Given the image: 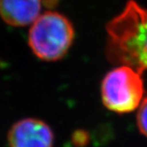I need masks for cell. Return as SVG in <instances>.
I'll return each instance as SVG.
<instances>
[{
	"label": "cell",
	"mask_w": 147,
	"mask_h": 147,
	"mask_svg": "<svg viewBox=\"0 0 147 147\" xmlns=\"http://www.w3.org/2000/svg\"><path fill=\"white\" fill-rule=\"evenodd\" d=\"M9 147H53L54 134L44 121L26 118L15 122L8 132Z\"/></svg>",
	"instance_id": "277c9868"
},
{
	"label": "cell",
	"mask_w": 147,
	"mask_h": 147,
	"mask_svg": "<svg viewBox=\"0 0 147 147\" xmlns=\"http://www.w3.org/2000/svg\"><path fill=\"white\" fill-rule=\"evenodd\" d=\"M74 38L75 28L70 20L58 12L47 11L31 24L28 45L40 59L56 61L67 53Z\"/></svg>",
	"instance_id": "7a4b0ae2"
},
{
	"label": "cell",
	"mask_w": 147,
	"mask_h": 147,
	"mask_svg": "<svg viewBox=\"0 0 147 147\" xmlns=\"http://www.w3.org/2000/svg\"><path fill=\"white\" fill-rule=\"evenodd\" d=\"M87 136H86V133L85 132H82V131H78L77 135L74 136V139H75V144H77L79 146L85 144V143L87 142Z\"/></svg>",
	"instance_id": "52a82bcc"
},
{
	"label": "cell",
	"mask_w": 147,
	"mask_h": 147,
	"mask_svg": "<svg viewBox=\"0 0 147 147\" xmlns=\"http://www.w3.org/2000/svg\"><path fill=\"white\" fill-rule=\"evenodd\" d=\"M42 0H0V17L8 25L32 24L41 13Z\"/></svg>",
	"instance_id": "5b68a950"
},
{
	"label": "cell",
	"mask_w": 147,
	"mask_h": 147,
	"mask_svg": "<svg viewBox=\"0 0 147 147\" xmlns=\"http://www.w3.org/2000/svg\"><path fill=\"white\" fill-rule=\"evenodd\" d=\"M141 75L127 66H119L109 71L101 82L104 106L117 113H127L138 108L144 93Z\"/></svg>",
	"instance_id": "3957f363"
},
{
	"label": "cell",
	"mask_w": 147,
	"mask_h": 147,
	"mask_svg": "<svg viewBox=\"0 0 147 147\" xmlns=\"http://www.w3.org/2000/svg\"><path fill=\"white\" fill-rule=\"evenodd\" d=\"M107 59L140 74L147 70V10L133 0L107 25Z\"/></svg>",
	"instance_id": "6da1fadb"
},
{
	"label": "cell",
	"mask_w": 147,
	"mask_h": 147,
	"mask_svg": "<svg viewBox=\"0 0 147 147\" xmlns=\"http://www.w3.org/2000/svg\"><path fill=\"white\" fill-rule=\"evenodd\" d=\"M136 122L140 132L147 138V98H145L140 105L136 115Z\"/></svg>",
	"instance_id": "8992f818"
}]
</instances>
